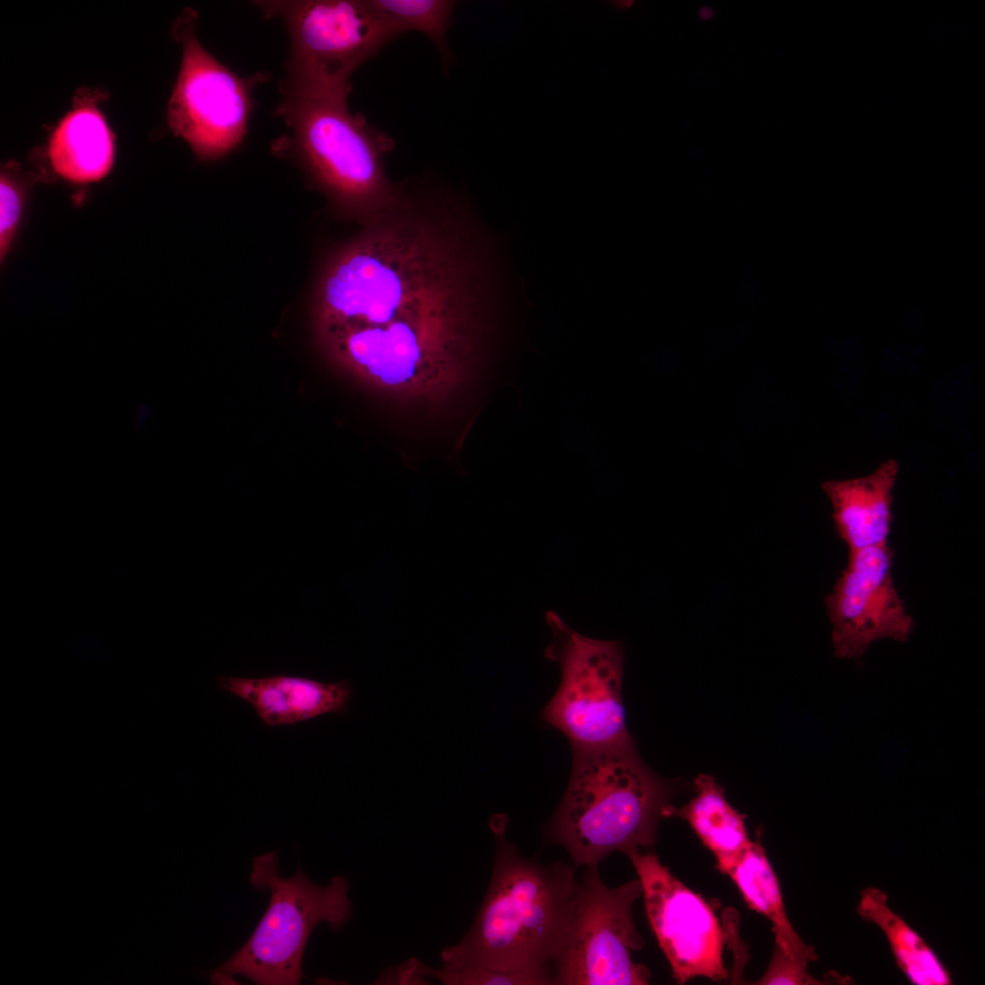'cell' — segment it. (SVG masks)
I'll use <instances>...</instances> for the list:
<instances>
[{
    "instance_id": "1",
    "label": "cell",
    "mask_w": 985,
    "mask_h": 985,
    "mask_svg": "<svg viewBox=\"0 0 985 985\" xmlns=\"http://www.w3.org/2000/svg\"><path fill=\"white\" fill-rule=\"evenodd\" d=\"M507 241L464 191L430 177L402 181L392 204L325 270L324 331L391 389L482 368L524 298Z\"/></svg>"
},
{
    "instance_id": "2",
    "label": "cell",
    "mask_w": 985,
    "mask_h": 985,
    "mask_svg": "<svg viewBox=\"0 0 985 985\" xmlns=\"http://www.w3.org/2000/svg\"><path fill=\"white\" fill-rule=\"evenodd\" d=\"M507 817L493 815V873L467 933L441 952V971L468 967L544 977L555 984L554 967L577 904L580 881L557 861L543 865L523 856L505 836Z\"/></svg>"
},
{
    "instance_id": "3",
    "label": "cell",
    "mask_w": 985,
    "mask_h": 985,
    "mask_svg": "<svg viewBox=\"0 0 985 985\" xmlns=\"http://www.w3.org/2000/svg\"><path fill=\"white\" fill-rule=\"evenodd\" d=\"M572 749L571 775L548 826L550 840L568 852L575 866L655 844L676 784L647 767L634 743Z\"/></svg>"
},
{
    "instance_id": "4",
    "label": "cell",
    "mask_w": 985,
    "mask_h": 985,
    "mask_svg": "<svg viewBox=\"0 0 985 985\" xmlns=\"http://www.w3.org/2000/svg\"><path fill=\"white\" fill-rule=\"evenodd\" d=\"M283 97L278 114L289 134L276 143L298 155L332 202L363 223L391 205L399 192L386 171L393 140L353 113L348 98Z\"/></svg>"
},
{
    "instance_id": "5",
    "label": "cell",
    "mask_w": 985,
    "mask_h": 985,
    "mask_svg": "<svg viewBox=\"0 0 985 985\" xmlns=\"http://www.w3.org/2000/svg\"><path fill=\"white\" fill-rule=\"evenodd\" d=\"M250 884L270 891L268 907L247 942L211 972V980L233 984V977L239 974L260 985L299 984L304 949L314 927L327 922L337 931L351 919L350 885L337 876L318 886L300 866L293 876L281 877L276 851L253 858Z\"/></svg>"
},
{
    "instance_id": "6",
    "label": "cell",
    "mask_w": 985,
    "mask_h": 985,
    "mask_svg": "<svg viewBox=\"0 0 985 985\" xmlns=\"http://www.w3.org/2000/svg\"><path fill=\"white\" fill-rule=\"evenodd\" d=\"M290 38L283 95L347 97L351 77L399 35L372 0L260 1Z\"/></svg>"
},
{
    "instance_id": "7",
    "label": "cell",
    "mask_w": 985,
    "mask_h": 985,
    "mask_svg": "<svg viewBox=\"0 0 985 985\" xmlns=\"http://www.w3.org/2000/svg\"><path fill=\"white\" fill-rule=\"evenodd\" d=\"M545 620L552 631L545 658L558 664L561 679L542 718L563 732L572 748L634 743L622 700L621 643L584 636L555 611H547Z\"/></svg>"
},
{
    "instance_id": "8",
    "label": "cell",
    "mask_w": 985,
    "mask_h": 985,
    "mask_svg": "<svg viewBox=\"0 0 985 985\" xmlns=\"http://www.w3.org/2000/svg\"><path fill=\"white\" fill-rule=\"evenodd\" d=\"M565 943L554 967L559 985H645L649 969L632 952L644 946L632 907L642 895L639 879L617 887L602 881L598 864L585 866Z\"/></svg>"
},
{
    "instance_id": "9",
    "label": "cell",
    "mask_w": 985,
    "mask_h": 985,
    "mask_svg": "<svg viewBox=\"0 0 985 985\" xmlns=\"http://www.w3.org/2000/svg\"><path fill=\"white\" fill-rule=\"evenodd\" d=\"M179 23L183 53L168 106L172 131L201 159H216L236 148L246 133L254 84L259 74L241 78L217 61L198 42L192 21Z\"/></svg>"
},
{
    "instance_id": "10",
    "label": "cell",
    "mask_w": 985,
    "mask_h": 985,
    "mask_svg": "<svg viewBox=\"0 0 985 985\" xmlns=\"http://www.w3.org/2000/svg\"><path fill=\"white\" fill-rule=\"evenodd\" d=\"M642 886L646 912L673 977L683 984L696 977L722 980L723 933L712 907L675 877L648 851L626 853Z\"/></svg>"
},
{
    "instance_id": "11",
    "label": "cell",
    "mask_w": 985,
    "mask_h": 985,
    "mask_svg": "<svg viewBox=\"0 0 985 985\" xmlns=\"http://www.w3.org/2000/svg\"><path fill=\"white\" fill-rule=\"evenodd\" d=\"M893 551L886 544L850 551L846 567L824 598L838 658L860 660L882 638L906 641L914 628L895 587Z\"/></svg>"
},
{
    "instance_id": "12",
    "label": "cell",
    "mask_w": 985,
    "mask_h": 985,
    "mask_svg": "<svg viewBox=\"0 0 985 985\" xmlns=\"http://www.w3.org/2000/svg\"><path fill=\"white\" fill-rule=\"evenodd\" d=\"M216 684L251 704L269 727L293 725L327 713L343 714L352 696L347 679L324 683L285 675L219 676Z\"/></svg>"
},
{
    "instance_id": "13",
    "label": "cell",
    "mask_w": 985,
    "mask_h": 985,
    "mask_svg": "<svg viewBox=\"0 0 985 985\" xmlns=\"http://www.w3.org/2000/svg\"><path fill=\"white\" fill-rule=\"evenodd\" d=\"M898 472V461L888 459L869 474L823 482L835 529L849 552L887 544Z\"/></svg>"
},
{
    "instance_id": "14",
    "label": "cell",
    "mask_w": 985,
    "mask_h": 985,
    "mask_svg": "<svg viewBox=\"0 0 985 985\" xmlns=\"http://www.w3.org/2000/svg\"><path fill=\"white\" fill-rule=\"evenodd\" d=\"M48 155L55 171L85 183L101 180L114 161V144L103 117L94 108L69 112L50 139Z\"/></svg>"
},
{
    "instance_id": "15",
    "label": "cell",
    "mask_w": 985,
    "mask_h": 985,
    "mask_svg": "<svg viewBox=\"0 0 985 985\" xmlns=\"http://www.w3.org/2000/svg\"><path fill=\"white\" fill-rule=\"evenodd\" d=\"M694 784L696 795L681 807L668 804L663 817L687 821L714 854L717 866L723 873L752 843L745 815L728 803L723 788L711 776L701 773Z\"/></svg>"
},
{
    "instance_id": "16",
    "label": "cell",
    "mask_w": 985,
    "mask_h": 985,
    "mask_svg": "<svg viewBox=\"0 0 985 985\" xmlns=\"http://www.w3.org/2000/svg\"><path fill=\"white\" fill-rule=\"evenodd\" d=\"M723 873L749 907L772 922L776 946L805 966L817 959L814 947L803 941L787 918L777 876L760 842H752Z\"/></svg>"
},
{
    "instance_id": "17",
    "label": "cell",
    "mask_w": 985,
    "mask_h": 985,
    "mask_svg": "<svg viewBox=\"0 0 985 985\" xmlns=\"http://www.w3.org/2000/svg\"><path fill=\"white\" fill-rule=\"evenodd\" d=\"M857 914L884 933L895 961L907 980L915 985H949L950 972L925 939L891 909L887 895L880 888L862 889Z\"/></svg>"
},
{
    "instance_id": "18",
    "label": "cell",
    "mask_w": 985,
    "mask_h": 985,
    "mask_svg": "<svg viewBox=\"0 0 985 985\" xmlns=\"http://www.w3.org/2000/svg\"><path fill=\"white\" fill-rule=\"evenodd\" d=\"M399 36L409 31L424 34L436 47L448 69L452 54L447 42L451 26L455 1L451 0H372Z\"/></svg>"
},
{
    "instance_id": "19",
    "label": "cell",
    "mask_w": 985,
    "mask_h": 985,
    "mask_svg": "<svg viewBox=\"0 0 985 985\" xmlns=\"http://www.w3.org/2000/svg\"><path fill=\"white\" fill-rule=\"evenodd\" d=\"M417 973L422 979L430 976L446 985H549L550 980L534 974L503 972L484 968L468 967L454 971H441L418 961Z\"/></svg>"
},
{
    "instance_id": "20",
    "label": "cell",
    "mask_w": 985,
    "mask_h": 985,
    "mask_svg": "<svg viewBox=\"0 0 985 985\" xmlns=\"http://www.w3.org/2000/svg\"><path fill=\"white\" fill-rule=\"evenodd\" d=\"M22 195L17 185L2 174L0 183V254L9 253L20 223Z\"/></svg>"
},
{
    "instance_id": "21",
    "label": "cell",
    "mask_w": 985,
    "mask_h": 985,
    "mask_svg": "<svg viewBox=\"0 0 985 985\" xmlns=\"http://www.w3.org/2000/svg\"><path fill=\"white\" fill-rule=\"evenodd\" d=\"M806 969L807 966L790 958L775 945L768 969L757 984H824L822 980L810 975Z\"/></svg>"
},
{
    "instance_id": "22",
    "label": "cell",
    "mask_w": 985,
    "mask_h": 985,
    "mask_svg": "<svg viewBox=\"0 0 985 985\" xmlns=\"http://www.w3.org/2000/svg\"><path fill=\"white\" fill-rule=\"evenodd\" d=\"M713 15L714 10L710 6L705 5L699 9V16L703 21L711 19Z\"/></svg>"
},
{
    "instance_id": "23",
    "label": "cell",
    "mask_w": 985,
    "mask_h": 985,
    "mask_svg": "<svg viewBox=\"0 0 985 985\" xmlns=\"http://www.w3.org/2000/svg\"><path fill=\"white\" fill-rule=\"evenodd\" d=\"M613 4H614V5H615L616 7H617V8H629V7H631V6L633 5L634 2H633V1H629V0H626V1H614V2H613Z\"/></svg>"
}]
</instances>
